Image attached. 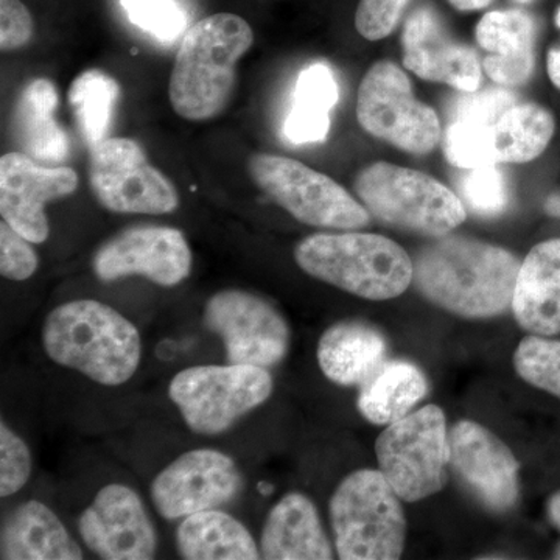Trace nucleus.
I'll return each mask as SVG.
<instances>
[{"label": "nucleus", "mask_w": 560, "mask_h": 560, "mask_svg": "<svg viewBox=\"0 0 560 560\" xmlns=\"http://www.w3.org/2000/svg\"><path fill=\"white\" fill-rule=\"evenodd\" d=\"M514 366L523 381L560 399V340L540 335L523 338Z\"/></svg>", "instance_id": "obj_30"}, {"label": "nucleus", "mask_w": 560, "mask_h": 560, "mask_svg": "<svg viewBox=\"0 0 560 560\" xmlns=\"http://www.w3.org/2000/svg\"><path fill=\"white\" fill-rule=\"evenodd\" d=\"M128 20L161 43H175L186 33L187 14L178 0H120Z\"/></svg>", "instance_id": "obj_32"}, {"label": "nucleus", "mask_w": 560, "mask_h": 560, "mask_svg": "<svg viewBox=\"0 0 560 560\" xmlns=\"http://www.w3.org/2000/svg\"><path fill=\"white\" fill-rule=\"evenodd\" d=\"M485 70L500 86H518L533 75L534 51L522 55H490L485 60Z\"/></svg>", "instance_id": "obj_39"}, {"label": "nucleus", "mask_w": 560, "mask_h": 560, "mask_svg": "<svg viewBox=\"0 0 560 560\" xmlns=\"http://www.w3.org/2000/svg\"><path fill=\"white\" fill-rule=\"evenodd\" d=\"M3 560H80L83 551L50 508L32 500L16 508L2 526Z\"/></svg>", "instance_id": "obj_22"}, {"label": "nucleus", "mask_w": 560, "mask_h": 560, "mask_svg": "<svg viewBox=\"0 0 560 560\" xmlns=\"http://www.w3.org/2000/svg\"><path fill=\"white\" fill-rule=\"evenodd\" d=\"M248 168L254 183L301 223L340 231L370 223V210L345 187L300 161L259 153L250 156Z\"/></svg>", "instance_id": "obj_9"}, {"label": "nucleus", "mask_w": 560, "mask_h": 560, "mask_svg": "<svg viewBox=\"0 0 560 560\" xmlns=\"http://www.w3.org/2000/svg\"><path fill=\"white\" fill-rule=\"evenodd\" d=\"M410 0H360L355 27L368 40H381L399 24Z\"/></svg>", "instance_id": "obj_37"}, {"label": "nucleus", "mask_w": 560, "mask_h": 560, "mask_svg": "<svg viewBox=\"0 0 560 560\" xmlns=\"http://www.w3.org/2000/svg\"><path fill=\"white\" fill-rule=\"evenodd\" d=\"M429 381L420 368L410 361H385L361 385L357 407L374 425H389L410 415L425 399Z\"/></svg>", "instance_id": "obj_24"}, {"label": "nucleus", "mask_w": 560, "mask_h": 560, "mask_svg": "<svg viewBox=\"0 0 560 560\" xmlns=\"http://www.w3.org/2000/svg\"><path fill=\"white\" fill-rule=\"evenodd\" d=\"M401 47L405 68L420 79L445 83L463 92L480 90L482 72L477 54L453 43L433 11L416 10L408 18L401 33Z\"/></svg>", "instance_id": "obj_18"}, {"label": "nucleus", "mask_w": 560, "mask_h": 560, "mask_svg": "<svg viewBox=\"0 0 560 560\" xmlns=\"http://www.w3.org/2000/svg\"><path fill=\"white\" fill-rule=\"evenodd\" d=\"M456 10L477 11L486 9L492 0H448Z\"/></svg>", "instance_id": "obj_41"}, {"label": "nucleus", "mask_w": 560, "mask_h": 560, "mask_svg": "<svg viewBox=\"0 0 560 560\" xmlns=\"http://www.w3.org/2000/svg\"><path fill=\"white\" fill-rule=\"evenodd\" d=\"M119 98V83L103 70H84L70 84L69 106L81 138L90 149L108 139Z\"/></svg>", "instance_id": "obj_28"}, {"label": "nucleus", "mask_w": 560, "mask_h": 560, "mask_svg": "<svg viewBox=\"0 0 560 560\" xmlns=\"http://www.w3.org/2000/svg\"><path fill=\"white\" fill-rule=\"evenodd\" d=\"M521 265L500 246L444 235L420 250L415 282L444 311L464 318H493L512 307Z\"/></svg>", "instance_id": "obj_1"}, {"label": "nucleus", "mask_w": 560, "mask_h": 560, "mask_svg": "<svg viewBox=\"0 0 560 560\" xmlns=\"http://www.w3.org/2000/svg\"><path fill=\"white\" fill-rule=\"evenodd\" d=\"M517 103L512 92L504 88L464 92L452 106L453 120L470 124L495 125L508 109Z\"/></svg>", "instance_id": "obj_34"}, {"label": "nucleus", "mask_w": 560, "mask_h": 560, "mask_svg": "<svg viewBox=\"0 0 560 560\" xmlns=\"http://www.w3.org/2000/svg\"><path fill=\"white\" fill-rule=\"evenodd\" d=\"M388 342L377 327L364 320H340L318 342V363L330 382L363 385L386 361Z\"/></svg>", "instance_id": "obj_21"}, {"label": "nucleus", "mask_w": 560, "mask_h": 560, "mask_svg": "<svg viewBox=\"0 0 560 560\" xmlns=\"http://www.w3.org/2000/svg\"><path fill=\"white\" fill-rule=\"evenodd\" d=\"M340 101V88L334 70L324 62H313L298 77L293 105L285 121L283 136L294 145L320 143L330 131V113Z\"/></svg>", "instance_id": "obj_26"}, {"label": "nucleus", "mask_w": 560, "mask_h": 560, "mask_svg": "<svg viewBox=\"0 0 560 560\" xmlns=\"http://www.w3.org/2000/svg\"><path fill=\"white\" fill-rule=\"evenodd\" d=\"M364 131L412 154L430 153L441 140L436 110L416 101L407 73L390 61L368 70L357 95Z\"/></svg>", "instance_id": "obj_10"}, {"label": "nucleus", "mask_w": 560, "mask_h": 560, "mask_svg": "<svg viewBox=\"0 0 560 560\" xmlns=\"http://www.w3.org/2000/svg\"><path fill=\"white\" fill-rule=\"evenodd\" d=\"M58 103L57 86L49 79L31 81L18 98V138L25 153L35 161L60 164L68 160L70 139L58 124Z\"/></svg>", "instance_id": "obj_23"}, {"label": "nucleus", "mask_w": 560, "mask_h": 560, "mask_svg": "<svg viewBox=\"0 0 560 560\" xmlns=\"http://www.w3.org/2000/svg\"><path fill=\"white\" fill-rule=\"evenodd\" d=\"M40 337L50 360L105 386L130 381L142 359L135 324L98 301L58 305L44 320Z\"/></svg>", "instance_id": "obj_3"}, {"label": "nucleus", "mask_w": 560, "mask_h": 560, "mask_svg": "<svg viewBox=\"0 0 560 560\" xmlns=\"http://www.w3.org/2000/svg\"><path fill=\"white\" fill-rule=\"evenodd\" d=\"M39 259L32 242L14 231L7 221L0 223V275L5 279H31L38 270Z\"/></svg>", "instance_id": "obj_36"}, {"label": "nucleus", "mask_w": 560, "mask_h": 560, "mask_svg": "<svg viewBox=\"0 0 560 560\" xmlns=\"http://www.w3.org/2000/svg\"><path fill=\"white\" fill-rule=\"evenodd\" d=\"M180 558L187 560H256L260 550L248 529L226 512L209 510L184 517L176 533Z\"/></svg>", "instance_id": "obj_25"}, {"label": "nucleus", "mask_w": 560, "mask_h": 560, "mask_svg": "<svg viewBox=\"0 0 560 560\" xmlns=\"http://www.w3.org/2000/svg\"><path fill=\"white\" fill-rule=\"evenodd\" d=\"M547 65L548 75H550L552 84L560 90V47L550 50Z\"/></svg>", "instance_id": "obj_40"}, {"label": "nucleus", "mask_w": 560, "mask_h": 560, "mask_svg": "<svg viewBox=\"0 0 560 560\" xmlns=\"http://www.w3.org/2000/svg\"><path fill=\"white\" fill-rule=\"evenodd\" d=\"M459 194L471 212L481 217H497L510 202V190L503 173L497 165L471 168L458 183Z\"/></svg>", "instance_id": "obj_33"}, {"label": "nucleus", "mask_w": 560, "mask_h": 560, "mask_svg": "<svg viewBox=\"0 0 560 560\" xmlns=\"http://www.w3.org/2000/svg\"><path fill=\"white\" fill-rule=\"evenodd\" d=\"M548 514H550L551 522L560 529V490L548 501Z\"/></svg>", "instance_id": "obj_42"}, {"label": "nucleus", "mask_w": 560, "mask_h": 560, "mask_svg": "<svg viewBox=\"0 0 560 560\" xmlns=\"http://www.w3.org/2000/svg\"><path fill=\"white\" fill-rule=\"evenodd\" d=\"M556 24H558V27L560 28V7L558 13H556Z\"/></svg>", "instance_id": "obj_44"}, {"label": "nucleus", "mask_w": 560, "mask_h": 560, "mask_svg": "<svg viewBox=\"0 0 560 560\" xmlns=\"http://www.w3.org/2000/svg\"><path fill=\"white\" fill-rule=\"evenodd\" d=\"M92 271L102 282L143 276L158 285L175 287L189 278L191 250L175 228H128L95 250Z\"/></svg>", "instance_id": "obj_14"}, {"label": "nucleus", "mask_w": 560, "mask_h": 560, "mask_svg": "<svg viewBox=\"0 0 560 560\" xmlns=\"http://www.w3.org/2000/svg\"><path fill=\"white\" fill-rule=\"evenodd\" d=\"M451 470L489 511H511L521 497V464L497 434L460 420L451 430Z\"/></svg>", "instance_id": "obj_15"}, {"label": "nucleus", "mask_w": 560, "mask_h": 560, "mask_svg": "<svg viewBox=\"0 0 560 560\" xmlns=\"http://www.w3.org/2000/svg\"><path fill=\"white\" fill-rule=\"evenodd\" d=\"M272 377L250 364L194 366L176 374L168 396L187 427L198 434H219L270 399Z\"/></svg>", "instance_id": "obj_8"}, {"label": "nucleus", "mask_w": 560, "mask_h": 560, "mask_svg": "<svg viewBox=\"0 0 560 560\" xmlns=\"http://www.w3.org/2000/svg\"><path fill=\"white\" fill-rule=\"evenodd\" d=\"M536 24L521 10H497L485 14L477 25V40L492 55L533 54Z\"/></svg>", "instance_id": "obj_29"}, {"label": "nucleus", "mask_w": 560, "mask_h": 560, "mask_svg": "<svg viewBox=\"0 0 560 560\" xmlns=\"http://www.w3.org/2000/svg\"><path fill=\"white\" fill-rule=\"evenodd\" d=\"M253 44V28L234 13L210 14L184 33L168 81V98L180 119H215L228 108L238 61Z\"/></svg>", "instance_id": "obj_2"}, {"label": "nucleus", "mask_w": 560, "mask_h": 560, "mask_svg": "<svg viewBox=\"0 0 560 560\" xmlns=\"http://www.w3.org/2000/svg\"><path fill=\"white\" fill-rule=\"evenodd\" d=\"M517 2L528 3V2H530V0H517Z\"/></svg>", "instance_id": "obj_45"}, {"label": "nucleus", "mask_w": 560, "mask_h": 560, "mask_svg": "<svg viewBox=\"0 0 560 560\" xmlns=\"http://www.w3.org/2000/svg\"><path fill=\"white\" fill-rule=\"evenodd\" d=\"M511 308L530 335L560 334V238L529 250L518 271Z\"/></svg>", "instance_id": "obj_19"}, {"label": "nucleus", "mask_w": 560, "mask_h": 560, "mask_svg": "<svg viewBox=\"0 0 560 560\" xmlns=\"http://www.w3.org/2000/svg\"><path fill=\"white\" fill-rule=\"evenodd\" d=\"M312 278L370 301L400 296L415 280V261L399 243L377 234H315L294 249Z\"/></svg>", "instance_id": "obj_4"}, {"label": "nucleus", "mask_w": 560, "mask_h": 560, "mask_svg": "<svg viewBox=\"0 0 560 560\" xmlns=\"http://www.w3.org/2000/svg\"><path fill=\"white\" fill-rule=\"evenodd\" d=\"M260 556L268 560H329L334 551L315 504L291 492L272 508L261 530Z\"/></svg>", "instance_id": "obj_20"}, {"label": "nucleus", "mask_w": 560, "mask_h": 560, "mask_svg": "<svg viewBox=\"0 0 560 560\" xmlns=\"http://www.w3.org/2000/svg\"><path fill=\"white\" fill-rule=\"evenodd\" d=\"M243 477L231 456L200 448L168 464L151 485V501L167 521L219 510L237 499Z\"/></svg>", "instance_id": "obj_13"}, {"label": "nucleus", "mask_w": 560, "mask_h": 560, "mask_svg": "<svg viewBox=\"0 0 560 560\" xmlns=\"http://www.w3.org/2000/svg\"><path fill=\"white\" fill-rule=\"evenodd\" d=\"M547 212L552 217H560V195H552L551 198H548Z\"/></svg>", "instance_id": "obj_43"}, {"label": "nucleus", "mask_w": 560, "mask_h": 560, "mask_svg": "<svg viewBox=\"0 0 560 560\" xmlns=\"http://www.w3.org/2000/svg\"><path fill=\"white\" fill-rule=\"evenodd\" d=\"M555 119L534 103H515L493 125L497 164H525L540 156L555 135Z\"/></svg>", "instance_id": "obj_27"}, {"label": "nucleus", "mask_w": 560, "mask_h": 560, "mask_svg": "<svg viewBox=\"0 0 560 560\" xmlns=\"http://www.w3.org/2000/svg\"><path fill=\"white\" fill-rule=\"evenodd\" d=\"M81 539L98 558L150 560L158 536L139 493L128 486H105L79 518Z\"/></svg>", "instance_id": "obj_17"}, {"label": "nucleus", "mask_w": 560, "mask_h": 560, "mask_svg": "<svg viewBox=\"0 0 560 560\" xmlns=\"http://www.w3.org/2000/svg\"><path fill=\"white\" fill-rule=\"evenodd\" d=\"M378 470L401 501L416 503L444 489L451 470V431L438 405L389 423L375 442Z\"/></svg>", "instance_id": "obj_7"}, {"label": "nucleus", "mask_w": 560, "mask_h": 560, "mask_svg": "<svg viewBox=\"0 0 560 560\" xmlns=\"http://www.w3.org/2000/svg\"><path fill=\"white\" fill-rule=\"evenodd\" d=\"M330 521L342 560H396L404 555L407 518L400 497L381 470L348 475L331 495Z\"/></svg>", "instance_id": "obj_5"}, {"label": "nucleus", "mask_w": 560, "mask_h": 560, "mask_svg": "<svg viewBox=\"0 0 560 560\" xmlns=\"http://www.w3.org/2000/svg\"><path fill=\"white\" fill-rule=\"evenodd\" d=\"M444 153L452 165L464 171L499 165L493 145V125L453 120L444 135Z\"/></svg>", "instance_id": "obj_31"}, {"label": "nucleus", "mask_w": 560, "mask_h": 560, "mask_svg": "<svg viewBox=\"0 0 560 560\" xmlns=\"http://www.w3.org/2000/svg\"><path fill=\"white\" fill-rule=\"evenodd\" d=\"M32 475V455L27 444L5 422L0 423V495L20 492Z\"/></svg>", "instance_id": "obj_35"}, {"label": "nucleus", "mask_w": 560, "mask_h": 560, "mask_svg": "<svg viewBox=\"0 0 560 560\" xmlns=\"http://www.w3.org/2000/svg\"><path fill=\"white\" fill-rule=\"evenodd\" d=\"M79 189V175L70 167H44L24 153L0 160V213L14 231L32 243L49 238L47 202Z\"/></svg>", "instance_id": "obj_16"}, {"label": "nucleus", "mask_w": 560, "mask_h": 560, "mask_svg": "<svg viewBox=\"0 0 560 560\" xmlns=\"http://www.w3.org/2000/svg\"><path fill=\"white\" fill-rule=\"evenodd\" d=\"M90 184L95 200L110 212L164 215L179 206L172 180L135 139H105L91 149Z\"/></svg>", "instance_id": "obj_11"}, {"label": "nucleus", "mask_w": 560, "mask_h": 560, "mask_svg": "<svg viewBox=\"0 0 560 560\" xmlns=\"http://www.w3.org/2000/svg\"><path fill=\"white\" fill-rule=\"evenodd\" d=\"M205 326L223 341L228 363L267 370L285 359L290 349L289 323L271 302L249 291L213 294L205 307Z\"/></svg>", "instance_id": "obj_12"}, {"label": "nucleus", "mask_w": 560, "mask_h": 560, "mask_svg": "<svg viewBox=\"0 0 560 560\" xmlns=\"http://www.w3.org/2000/svg\"><path fill=\"white\" fill-rule=\"evenodd\" d=\"M32 38L33 20L27 7L22 0H0V49H21Z\"/></svg>", "instance_id": "obj_38"}, {"label": "nucleus", "mask_w": 560, "mask_h": 560, "mask_svg": "<svg viewBox=\"0 0 560 560\" xmlns=\"http://www.w3.org/2000/svg\"><path fill=\"white\" fill-rule=\"evenodd\" d=\"M355 191L371 215L431 237L451 234L467 219L463 201L440 180L388 162L361 171Z\"/></svg>", "instance_id": "obj_6"}]
</instances>
